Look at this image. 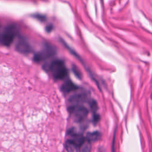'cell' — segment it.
Segmentation results:
<instances>
[{
  "label": "cell",
  "instance_id": "6da1fadb",
  "mask_svg": "<svg viewBox=\"0 0 152 152\" xmlns=\"http://www.w3.org/2000/svg\"><path fill=\"white\" fill-rule=\"evenodd\" d=\"M47 70L49 71L55 80H62L68 74L67 69L64 62L61 59H55L52 61L46 66Z\"/></svg>",
  "mask_w": 152,
  "mask_h": 152
},
{
  "label": "cell",
  "instance_id": "7a4b0ae2",
  "mask_svg": "<svg viewBox=\"0 0 152 152\" xmlns=\"http://www.w3.org/2000/svg\"><path fill=\"white\" fill-rule=\"evenodd\" d=\"M18 33V28L16 25L10 24L7 26L0 34L1 43L7 46L11 45Z\"/></svg>",
  "mask_w": 152,
  "mask_h": 152
},
{
  "label": "cell",
  "instance_id": "3957f363",
  "mask_svg": "<svg viewBox=\"0 0 152 152\" xmlns=\"http://www.w3.org/2000/svg\"><path fill=\"white\" fill-rule=\"evenodd\" d=\"M56 53V49L55 47L51 44L46 43L44 45L42 49L34 55L33 59L35 62H40L54 56Z\"/></svg>",
  "mask_w": 152,
  "mask_h": 152
},
{
  "label": "cell",
  "instance_id": "277c9868",
  "mask_svg": "<svg viewBox=\"0 0 152 152\" xmlns=\"http://www.w3.org/2000/svg\"><path fill=\"white\" fill-rule=\"evenodd\" d=\"M68 110L77 122L83 121L87 116L88 113V109L80 104L71 105L69 107Z\"/></svg>",
  "mask_w": 152,
  "mask_h": 152
},
{
  "label": "cell",
  "instance_id": "5b68a950",
  "mask_svg": "<svg viewBox=\"0 0 152 152\" xmlns=\"http://www.w3.org/2000/svg\"><path fill=\"white\" fill-rule=\"evenodd\" d=\"M68 134L70 137L68 140L72 142L78 149L83 145L86 138L81 134L76 132L74 129H70Z\"/></svg>",
  "mask_w": 152,
  "mask_h": 152
},
{
  "label": "cell",
  "instance_id": "8992f818",
  "mask_svg": "<svg viewBox=\"0 0 152 152\" xmlns=\"http://www.w3.org/2000/svg\"><path fill=\"white\" fill-rule=\"evenodd\" d=\"M16 50L23 54H27L31 52V46L28 42L24 37L20 38L15 45Z\"/></svg>",
  "mask_w": 152,
  "mask_h": 152
},
{
  "label": "cell",
  "instance_id": "52a82bcc",
  "mask_svg": "<svg viewBox=\"0 0 152 152\" xmlns=\"http://www.w3.org/2000/svg\"><path fill=\"white\" fill-rule=\"evenodd\" d=\"M87 99H88L87 94L84 93H79L71 96L69 99V102L72 104H81L86 102L87 100Z\"/></svg>",
  "mask_w": 152,
  "mask_h": 152
},
{
  "label": "cell",
  "instance_id": "ba28073f",
  "mask_svg": "<svg viewBox=\"0 0 152 152\" xmlns=\"http://www.w3.org/2000/svg\"><path fill=\"white\" fill-rule=\"evenodd\" d=\"M78 88V87L71 80H66L65 82H64L61 87V91L65 93H68Z\"/></svg>",
  "mask_w": 152,
  "mask_h": 152
},
{
  "label": "cell",
  "instance_id": "9c48e42d",
  "mask_svg": "<svg viewBox=\"0 0 152 152\" xmlns=\"http://www.w3.org/2000/svg\"><path fill=\"white\" fill-rule=\"evenodd\" d=\"M101 137V134L100 132L97 131H94L92 132H89L87 134L86 138V140L88 141V142H95L97 140H99Z\"/></svg>",
  "mask_w": 152,
  "mask_h": 152
},
{
  "label": "cell",
  "instance_id": "30bf717a",
  "mask_svg": "<svg viewBox=\"0 0 152 152\" xmlns=\"http://www.w3.org/2000/svg\"><path fill=\"white\" fill-rule=\"evenodd\" d=\"M72 71H73V72L74 73V74H75L78 78H81L82 75H81V72H80V69H79L76 66H75V65L72 66Z\"/></svg>",
  "mask_w": 152,
  "mask_h": 152
},
{
  "label": "cell",
  "instance_id": "8fae6325",
  "mask_svg": "<svg viewBox=\"0 0 152 152\" xmlns=\"http://www.w3.org/2000/svg\"><path fill=\"white\" fill-rule=\"evenodd\" d=\"M36 18H37V19L41 20V21H45V17L43 16V15H37L36 17Z\"/></svg>",
  "mask_w": 152,
  "mask_h": 152
},
{
  "label": "cell",
  "instance_id": "7c38bea8",
  "mask_svg": "<svg viewBox=\"0 0 152 152\" xmlns=\"http://www.w3.org/2000/svg\"><path fill=\"white\" fill-rule=\"evenodd\" d=\"M52 28V26H48L47 27H46V30L47 31H50Z\"/></svg>",
  "mask_w": 152,
  "mask_h": 152
}]
</instances>
